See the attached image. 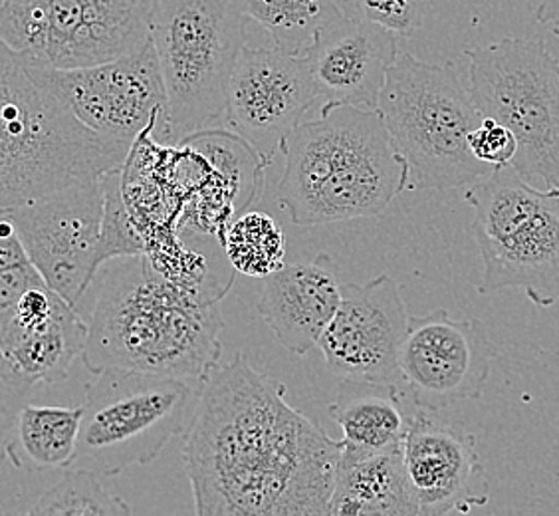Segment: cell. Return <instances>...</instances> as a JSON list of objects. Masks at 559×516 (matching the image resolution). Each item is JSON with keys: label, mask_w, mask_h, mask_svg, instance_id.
Wrapping results in <instances>:
<instances>
[{"label": "cell", "mask_w": 559, "mask_h": 516, "mask_svg": "<svg viewBox=\"0 0 559 516\" xmlns=\"http://www.w3.org/2000/svg\"><path fill=\"white\" fill-rule=\"evenodd\" d=\"M342 442L286 401V386L237 354L206 376L185 431L199 516L328 515Z\"/></svg>", "instance_id": "1"}, {"label": "cell", "mask_w": 559, "mask_h": 516, "mask_svg": "<svg viewBox=\"0 0 559 516\" xmlns=\"http://www.w3.org/2000/svg\"><path fill=\"white\" fill-rule=\"evenodd\" d=\"M82 362L106 370L206 379L221 364L225 320L215 304L165 277L150 255L104 265Z\"/></svg>", "instance_id": "2"}, {"label": "cell", "mask_w": 559, "mask_h": 516, "mask_svg": "<svg viewBox=\"0 0 559 516\" xmlns=\"http://www.w3.org/2000/svg\"><path fill=\"white\" fill-rule=\"evenodd\" d=\"M282 151L278 203L294 225L379 216L409 189V165L379 109L322 106L320 118L301 121Z\"/></svg>", "instance_id": "3"}, {"label": "cell", "mask_w": 559, "mask_h": 516, "mask_svg": "<svg viewBox=\"0 0 559 516\" xmlns=\"http://www.w3.org/2000/svg\"><path fill=\"white\" fill-rule=\"evenodd\" d=\"M133 143L86 126L0 48V209L33 203L121 172Z\"/></svg>", "instance_id": "4"}, {"label": "cell", "mask_w": 559, "mask_h": 516, "mask_svg": "<svg viewBox=\"0 0 559 516\" xmlns=\"http://www.w3.org/2000/svg\"><path fill=\"white\" fill-rule=\"evenodd\" d=\"M377 109L409 165V189H464L495 172L471 151L468 138L485 116L451 62L429 64L399 52Z\"/></svg>", "instance_id": "5"}, {"label": "cell", "mask_w": 559, "mask_h": 516, "mask_svg": "<svg viewBox=\"0 0 559 516\" xmlns=\"http://www.w3.org/2000/svg\"><path fill=\"white\" fill-rule=\"evenodd\" d=\"M247 0H162L151 28L167 90L157 140L181 145L226 119L228 87L247 46Z\"/></svg>", "instance_id": "6"}, {"label": "cell", "mask_w": 559, "mask_h": 516, "mask_svg": "<svg viewBox=\"0 0 559 516\" xmlns=\"http://www.w3.org/2000/svg\"><path fill=\"white\" fill-rule=\"evenodd\" d=\"M464 199L485 262L476 291L522 289L539 308L559 302V189L527 184L508 165L471 185Z\"/></svg>", "instance_id": "7"}, {"label": "cell", "mask_w": 559, "mask_h": 516, "mask_svg": "<svg viewBox=\"0 0 559 516\" xmlns=\"http://www.w3.org/2000/svg\"><path fill=\"white\" fill-rule=\"evenodd\" d=\"M205 379L106 370L86 387L78 452L70 469L118 477L147 465L185 435Z\"/></svg>", "instance_id": "8"}, {"label": "cell", "mask_w": 559, "mask_h": 516, "mask_svg": "<svg viewBox=\"0 0 559 516\" xmlns=\"http://www.w3.org/2000/svg\"><path fill=\"white\" fill-rule=\"evenodd\" d=\"M476 108L516 136L512 162L527 184L559 189V64L542 38H502L464 50Z\"/></svg>", "instance_id": "9"}, {"label": "cell", "mask_w": 559, "mask_h": 516, "mask_svg": "<svg viewBox=\"0 0 559 516\" xmlns=\"http://www.w3.org/2000/svg\"><path fill=\"white\" fill-rule=\"evenodd\" d=\"M162 0H2L0 40L26 64L86 68L151 43Z\"/></svg>", "instance_id": "10"}, {"label": "cell", "mask_w": 559, "mask_h": 516, "mask_svg": "<svg viewBox=\"0 0 559 516\" xmlns=\"http://www.w3.org/2000/svg\"><path fill=\"white\" fill-rule=\"evenodd\" d=\"M26 66L44 90L99 133L131 143L147 131L162 136L167 90L153 43L135 55L86 68Z\"/></svg>", "instance_id": "11"}, {"label": "cell", "mask_w": 559, "mask_h": 516, "mask_svg": "<svg viewBox=\"0 0 559 516\" xmlns=\"http://www.w3.org/2000/svg\"><path fill=\"white\" fill-rule=\"evenodd\" d=\"M52 291L75 306L97 274L106 216L104 177L33 203L0 209Z\"/></svg>", "instance_id": "12"}, {"label": "cell", "mask_w": 559, "mask_h": 516, "mask_svg": "<svg viewBox=\"0 0 559 516\" xmlns=\"http://www.w3.org/2000/svg\"><path fill=\"white\" fill-rule=\"evenodd\" d=\"M409 318L389 274L366 284L344 282L340 308L318 344L325 366L345 382L403 386L401 352Z\"/></svg>", "instance_id": "13"}, {"label": "cell", "mask_w": 559, "mask_h": 516, "mask_svg": "<svg viewBox=\"0 0 559 516\" xmlns=\"http://www.w3.org/2000/svg\"><path fill=\"white\" fill-rule=\"evenodd\" d=\"M495 355L485 324L454 320L444 308H437L411 316L401 379L417 408L441 411L483 396Z\"/></svg>", "instance_id": "14"}, {"label": "cell", "mask_w": 559, "mask_h": 516, "mask_svg": "<svg viewBox=\"0 0 559 516\" xmlns=\"http://www.w3.org/2000/svg\"><path fill=\"white\" fill-rule=\"evenodd\" d=\"M318 92L304 56L278 46H245L228 87L226 126L272 163Z\"/></svg>", "instance_id": "15"}, {"label": "cell", "mask_w": 559, "mask_h": 516, "mask_svg": "<svg viewBox=\"0 0 559 516\" xmlns=\"http://www.w3.org/2000/svg\"><path fill=\"white\" fill-rule=\"evenodd\" d=\"M403 455L419 516L471 513L488 503L490 484L476 437L439 420L437 411H411Z\"/></svg>", "instance_id": "16"}, {"label": "cell", "mask_w": 559, "mask_h": 516, "mask_svg": "<svg viewBox=\"0 0 559 516\" xmlns=\"http://www.w3.org/2000/svg\"><path fill=\"white\" fill-rule=\"evenodd\" d=\"M322 106L379 108L389 68L397 60V34L376 22L349 19L330 26L304 52Z\"/></svg>", "instance_id": "17"}, {"label": "cell", "mask_w": 559, "mask_h": 516, "mask_svg": "<svg viewBox=\"0 0 559 516\" xmlns=\"http://www.w3.org/2000/svg\"><path fill=\"white\" fill-rule=\"evenodd\" d=\"M334 258L322 253L310 262L284 265L262 279L259 314L280 344L306 355L320 344L342 302Z\"/></svg>", "instance_id": "18"}, {"label": "cell", "mask_w": 559, "mask_h": 516, "mask_svg": "<svg viewBox=\"0 0 559 516\" xmlns=\"http://www.w3.org/2000/svg\"><path fill=\"white\" fill-rule=\"evenodd\" d=\"M90 322L62 298L55 316L34 328L0 326L2 386L19 396L62 382L86 352Z\"/></svg>", "instance_id": "19"}, {"label": "cell", "mask_w": 559, "mask_h": 516, "mask_svg": "<svg viewBox=\"0 0 559 516\" xmlns=\"http://www.w3.org/2000/svg\"><path fill=\"white\" fill-rule=\"evenodd\" d=\"M397 387L345 382L330 406V415L342 430V459L403 447L413 409L403 408Z\"/></svg>", "instance_id": "20"}, {"label": "cell", "mask_w": 559, "mask_h": 516, "mask_svg": "<svg viewBox=\"0 0 559 516\" xmlns=\"http://www.w3.org/2000/svg\"><path fill=\"white\" fill-rule=\"evenodd\" d=\"M419 516L411 493L403 447L342 459L328 516Z\"/></svg>", "instance_id": "21"}, {"label": "cell", "mask_w": 559, "mask_h": 516, "mask_svg": "<svg viewBox=\"0 0 559 516\" xmlns=\"http://www.w3.org/2000/svg\"><path fill=\"white\" fill-rule=\"evenodd\" d=\"M84 408L24 406L19 411L7 455L22 471H66L74 461Z\"/></svg>", "instance_id": "22"}, {"label": "cell", "mask_w": 559, "mask_h": 516, "mask_svg": "<svg viewBox=\"0 0 559 516\" xmlns=\"http://www.w3.org/2000/svg\"><path fill=\"white\" fill-rule=\"evenodd\" d=\"M247 12L274 46L298 56L345 19L334 0H247Z\"/></svg>", "instance_id": "23"}, {"label": "cell", "mask_w": 559, "mask_h": 516, "mask_svg": "<svg viewBox=\"0 0 559 516\" xmlns=\"http://www.w3.org/2000/svg\"><path fill=\"white\" fill-rule=\"evenodd\" d=\"M221 245L230 267L247 277L264 279L286 265L284 233L266 213L237 216L221 237Z\"/></svg>", "instance_id": "24"}, {"label": "cell", "mask_w": 559, "mask_h": 516, "mask_svg": "<svg viewBox=\"0 0 559 516\" xmlns=\"http://www.w3.org/2000/svg\"><path fill=\"white\" fill-rule=\"evenodd\" d=\"M102 477L84 469H66L60 483L33 499L16 515L28 516H130L131 508L121 496L109 493Z\"/></svg>", "instance_id": "25"}, {"label": "cell", "mask_w": 559, "mask_h": 516, "mask_svg": "<svg viewBox=\"0 0 559 516\" xmlns=\"http://www.w3.org/2000/svg\"><path fill=\"white\" fill-rule=\"evenodd\" d=\"M48 284L22 245L16 228L2 216L0 223V310H9L22 294Z\"/></svg>", "instance_id": "26"}, {"label": "cell", "mask_w": 559, "mask_h": 516, "mask_svg": "<svg viewBox=\"0 0 559 516\" xmlns=\"http://www.w3.org/2000/svg\"><path fill=\"white\" fill-rule=\"evenodd\" d=\"M345 19L376 22L397 36L419 31L430 0H334Z\"/></svg>", "instance_id": "27"}, {"label": "cell", "mask_w": 559, "mask_h": 516, "mask_svg": "<svg viewBox=\"0 0 559 516\" xmlns=\"http://www.w3.org/2000/svg\"><path fill=\"white\" fill-rule=\"evenodd\" d=\"M468 143L474 157L492 169L512 165L518 153V140L512 129L492 118L483 119V124L471 133Z\"/></svg>", "instance_id": "28"}, {"label": "cell", "mask_w": 559, "mask_h": 516, "mask_svg": "<svg viewBox=\"0 0 559 516\" xmlns=\"http://www.w3.org/2000/svg\"><path fill=\"white\" fill-rule=\"evenodd\" d=\"M536 21L548 24L551 28H559V0H542L536 11Z\"/></svg>", "instance_id": "29"}, {"label": "cell", "mask_w": 559, "mask_h": 516, "mask_svg": "<svg viewBox=\"0 0 559 516\" xmlns=\"http://www.w3.org/2000/svg\"><path fill=\"white\" fill-rule=\"evenodd\" d=\"M554 34H556V36L559 38V28H554Z\"/></svg>", "instance_id": "30"}]
</instances>
